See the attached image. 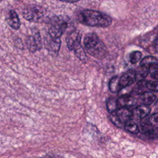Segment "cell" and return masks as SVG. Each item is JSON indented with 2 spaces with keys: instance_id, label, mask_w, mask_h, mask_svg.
<instances>
[{
  "instance_id": "obj_12",
  "label": "cell",
  "mask_w": 158,
  "mask_h": 158,
  "mask_svg": "<svg viewBox=\"0 0 158 158\" xmlns=\"http://www.w3.org/2000/svg\"><path fill=\"white\" fill-rule=\"evenodd\" d=\"M134 72L135 76V80L137 82H139L143 81L144 79L148 76L149 70L146 67L143 65H139Z\"/></svg>"
},
{
  "instance_id": "obj_17",
  "label": "cell",
  "mask_w": 158,
  "mask_h": 158,
  "mask_svg": "<svg viewBox=\"0 0 158 158\" xmlns=\"http://www.w3.org/2000/svg\"><path fill=\"white\" fill-rule=\"evenodd\" d=\"M106 107L109 114H112L117 111L118 109L117 99L114 98H108L106 101Z\"/></svg>"
},
{
  "instance_id": "obj_7",
  "label": "cell",
  "mask_w": 158,
  "mask_h": 158,
  "mask_svg": "<svg viewBox=\"0 0 158 158\" xmlns=\"http://www.w3.org/2000/svg\"><path fill=\"white\" fill-rule=\"evenodd\" d=\"M45 46L47 49L55 55H57L60 47V39H56L51 37L48 34L45 36Z\"/></svg>"
},
{
  "instance_id": "obj_6",
  "label": "cell",
  "mask_w": 158,
  "mask_h": 158,
  "mask_svg": "<svg viewBox=\"0 0 158 158\" xmlns=\"http://www.w3.org/2000/svg\"><path fill=\"white\" fill-rule=\"evenodd\" d=\"M26 43L28 49L32 52L40 51L41 49V37L38 29H34L32 30V33L27 36Z\"/></svg>"
},
{
  "instance_id": "obj_29",
  "label": "cell",
  "mask_w": 158,
  "mask_h": 158,
  "mask_svg": "<svg viewBox=\"0 0 158 158\" xmlns=\"http://www.w3.org/2000/svg\"><path fill=\"white\" fill-rule=\"evenodd\" d=\"M157 39H158V35H157Z\"/></svg>"
},
{
  "instance_id": "obj_28",
  "label": "cell",
  "mask_w": 158,
  "mask_h": 158,
  "mask_svg": "<svg viewBox=\"0 0 158 158\" xmlns=\"http://www.w3.org/2000/svg\"><path fill=\"white\" fill-rule=\"evenodd\" d=\"M156 107H157V108H158V99L157 100V101H156Z\"/></svg>"
},
{
  "instance_id": "obj_3",
  "label": "cell",
  "mask_w": 158,
  "mask_h": 158,
  "mask_svg": "<svg viewBox=\"0 0 158 158\" xmlns=\"http://www.w3.org/2000/svg\"><path fill=\"white\" fill-rule=\"evenodd\" d=\"M81 34L77 30L69 32L66 36V43L69 49L73 51L81 60L86 62L88 57L81 45Z\"/></svg>"
},
{
  "instance_id": "obj_25",
  "label": "cell",
  "mask_w": 158,
  "mask_h": 158,
  "mask_svg": "<svg viewBox=\"0 0 158 158\" xmlns=\"http://www.w3.org/2000/svg\"><path fill=\"white\" fill-rule=\"evenodd\" d=\"M132 89L130 87V86H127V87H125L122 88L119 92L118 93L120 96H128V94L131 92Z\"/></svg>"
},
{
  "instance_id": "obj_16",
  "label": "cell",
  "mask_w": 158,
  "mask_h": 158,
  "mask_svg": "<svg viewBox=\"0 0 158 158\" xmlns=\"http://www.w3.org/2000/svg\"><path fill=\"white\" fill-rule=\"evenodd\" d=\"M156 99V96L150 91H145L141 95L140 99L143 104L146 106L150 105Z\"/></svg>"
},
{
  "instance_id": "obj_22",
  "label": "cell",
  "mask_w": 158,
  "mask_h": 158,
  "mask_svg": "<svg viewBox=\"0 0 158 158\" xmlns=\"http://www.w3.org/2000/svg\"><path fill=\"white\" fill-rule=\"evenodd\" d=\"M146 87L152 91H158V81L149 80L146 82Z\"/></svg>"
},
{
  "instance_id": "obj_14",
  "label": "cell",
  "mask_w": 158,
  "mask_h": 158,
  "mask_svg": "<svg viewBox=\"0 0 158 158\" xmlns=\"http://www.w3.org/2000/svg\"><path fill=\"white\" fill-rule=\"evenodd\" d=\"M150 108L144 104L139 105L135 110V114L141 119L147 117L150 114Z\"/></svg>"
},
{
  "instance_id": "obj_19",
  "label": "cell",
  "mask_w": 158,
  "mask_h": 158,
  "mask_svg": "<svg viewBox=\"0 0 158 158\" xmlns=\"http://www.w3.org/2000/svg\"><path fill=\"white\" fill-rule=\"evenodd\" d=\"M157 62H158V60L156 57L151 56H146V57H144L141 60L140 65H143V66H145L147 68H148L152 64L157 63Z\"/></svg>"
},
{
  "instance_id": "obj_5",
  "label": "cell",
  "mask_w": 158,
  "mask_h": 158,
  "mask_svg": "<svg viewBox=\"0 0 158 158\" xmlns=\"http://www.w3.org/2000/svg\"><path fill=\"white\" fill-rule=\"evenodd\" d=\"M49 24L48 34L52 38L60 39L61 36L67 28V23L60 16H54L48 19Z\"/></svg>"
},
{
  "instance_id": "obj_9",
  "label": "cell",
  "mask_w": 158,
  "mask_h": 158,
  "mask_svg": "<svg viewBox=\"0 0 158 158\" xmlns=\"http://www.w3.org/2000/svg\"><path fill=\"white\" fill-rule=\"evenodd\" d=\"M117 104L119 109L130 107L133 106L136 103V99L131 96H120L117 99Z\"/></svg>"
},
{
  "instance_id": "obj_18",
  "label": "cell",
  "mask_w": 158,
  "mask_h": 158,
  "mask_svg": "<svg viewBox=\"0 0 158 158\" xmlns=\"http://www.w3.org/2000/svg\"><path fill=\"white\" fill-rule=\"evenodd\" d=\"M124 128L127 131L133 134H137L139 131V127L137 124L131 120L125 123Z\"/></svg>"
},
{
  "instance_id": "obj_10",
  "label": "cell",
  "mask_w": 158,
  "mask_h": 158,
  "mask_svg": "<svg viewBox=\"0 0 158 158\" xmlns=\"http://www.w3.org/2000/svg\"><path fill=\"white\" fill-rule=\"evenodd\" d=\"M135 81V72L133 71H129L125 74H123L121 77H120L119 83L121 89L125 87L130 86Z\"/></svg>"
},
{
  "instance_id": "obj_4",
  "label": "cell",
  "mask_w": 158,
  "mask_h": 158,
  "mask_svg": "<svg viewBox=\"0 0 158 158\" xmlns=\"http://www.w3.org/2000/svg\"><path fill=\"white\" fill-rule=\"evenodd\" d=\"M22 14L27 20L33 22H43L48 19L46 9L38 5L27 6L23 9Z\"/></svg>"
},
{
  "instance_id": "obj_15",
  "label": "cell",
  "mask_w": 158,
  "mask_h": 158,
  "mask_svg": "<svg viewBox=\"0 0 158 158\" xmlns=\"http://www.w3.org/2000/svg\"><path fill=\"white\" fill-rule=\"evenodd\" d=\"M120 77L118 76H115L112 77L109 82V89L110 91L112 93H118L119 91L121 89L120 83H119Z\"/></svg>"
},
{
  "instance_id": "obj_26",
  "label": "cell",
  "mask_w": 158,
  "mask_h": 158,
  "mask_svg": "<svg viewBox=\"0 0 158 158\" xmlns=\"http://www.w3.org/2000/svg\"><path fill=\"white\" fill-rule=\"evenodd\" d=\"M154 49L156 53L158 54V39L156 38L154 42Z\"/></svg>"
},
{
  "instance_id": "obj_23",
  "label": "cell",
  "mask_w": 158,
  "mask_h": 158,
  "mask_svg": "<svg viewBox=\"0 0 158 158\" xmlns=\"http://www.w3.org/2000/svg\"><path fill=\"white\" fill-rule=\"evenodd\" d=\"M149 123L156 129H158V113L152 114L149 118Z\"/></svg>"
},
{
  "instance_id": "obj_21",
  "label": "cell",
  "mask_w": 158,
  "mask_h": 158,
  "mask_svg": "<svg viewBox=\"0 0 158 158\" xmlns=\"http://www.w3.org/2000/svg\"><path fill=\"white\" fill-rule=\"evenodd\" d=\"M109 119L117 127L119 128H122L123 127V123L120 122V120H119L118 117L117 116L115 112H113L112 114H109Z\"/></svg>"
},
{
  "instance_id": "obj_24",
  "label": "cell",
  "mask_w": 158,
  "mask_h": 158,
  "mask_svg": "<svg viewBox=\"0 0 158 158\" xmlns=\"http://www.w3.org/2000/svg\"><path fill=\"white\" fill-rule=\"evenodd\" d=\"M148 69L150 74L154 77L156 73H158V62L152 64Z\"/></svg>"
},
{
  "instance_id": "obj_13",
  "label": "cell",
  "mask_w": 158,
  "mask_h": 158,
  "mask_svg": "<svg viewBox=\"0 0 158 158\" xmlns=\"http://www.w3.org/2000/svg\"><path fill=\"white\" fill-rule=\"evenodd\" d=\"M141 129L144 135L150 138H154L156 136L155 128L149 123L143 122L141 124Z\"/></svg>"
},
{
  "instance_id": "obj_1",
  "label": "cell",
  "mask_w": 158,
  "mask_h": 158,
  "mask_svg": "<svg viewBox=\"0 0 158 158\" xmlns=\"http://www.w3.org/2000/svg\"><path fill=\"white\" fill-rule=\"evenodd\" d=\"M76 18L80 23L91 27H107L110 26L112 22L111 17L108 15L89 9L78 11Z\"/></svg>"
},
{
  "instance_id": "obj_8",
  "label": "cell",
  "mask_w": 158,
  "mask_h": 158,
  "mask_svg": "<svg viewBox=\"0 0 158 158\" xmlns=\"http://www.w3.org/2000/svg\"><path fill=\"white\" fill-rule=\"evenodd\" d=\"M6 21L9 25L15 30H18L20 27V19L16 12L13 9L8 12L6 16Z\"/></svg>"
},
{
  "instance_id": "obj_27",
  "label": "cell",
  "mask_w": 158,
  "mask_h": 158,
  "mask_svg": "<svg viewBox=\"0 0 158 158\" xmlns=\"http://www.w3.org/2000/svg\"><path fill=\"white\" fill-rule=\"evenodd\" d=\"M155 79H156L157 80H158V73H156L154 77H153Z\"/></svg>"
},
{
  "instance_id": "obj_2",
  "label": "cell",
  "mask_w": 158,
  "mask_h": 158,
  "mask_svg": "<svg viewBox=\"0 0 158 158\" xmlns=\"http://www.w3.org/2000/svg\"><path fill=\"white\" fill-rule=\"evenodd\" d=\"M83 43L88 54L95 58L102 59L107 54V47L98 35L94 33L86 35Z\"/></svg>"
},
{
  "instance_id": "obj_20",
  "label": "cell",
  "mask_w": 158,
  "mask_h": 158,
  "mask_svg": "<svg viewBox=\"0 0 158 158\" xmlns=\"http://www.w3.org/2000/svg\"><path fill=\"white\" fill-rule=\"evenodd\" d=\"M142 57V53L138 51H135L130 54V60L132 64H136L138 62Z\"/></svg>"
},
{
  "instance_id": "obj_11",
  "label": "cell",
  "mask_w": 158,
  "mask_h": 158,
  "mask_svg": "<svg viewBox=\"0 0 158 158\" xmlns=\"http://www.w3.org/2000/svg\"><path fill=\"white\" fill-rule=\"evenodd\" d=\"M115 113L118 117L120 122L124 125L127 122L131 120L133 117L132 112L126 108L118 109L117 111L115 112Z\"/></svg>"
}]
</instances>
